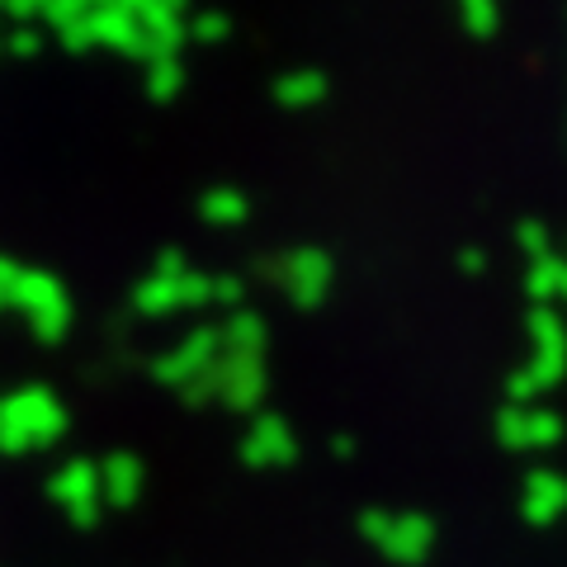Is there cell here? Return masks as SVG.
I'll list each match as a JSON object with an SVG mask.
<instances>
[{
  "label": "cell",
  "mask_w": 567,
  "mask_h": 567,
  "mask_svg": "<svg viewBox=\"0 0 567 567\" xmlns=\"http://www.w3.org/2000/svg\"><path fill=\"white\" fill-rule=\"evenodd\" d=\"M218 354H223V336H218V327H199L194 336H185L175 350H166L162 360L152 364V374H156V383H166V388H181L189 383V379H199L208 364H218Z\"/></svg>",
  "instance_id": "8992f818"
},
{
  "label": "cell",
  "mask_w": 567,
  "mask_h": 567,
  "mask_svg": "<svg viewBox=\"0 0 567 567\" xmlns=\"http://www.w3.org/2000/svg\"><path fill=\"white\" fill-rule=\"evenodd\" d=\"M520 516L529 525H554L567 516V477L554 468H539L525 477L520 487Z\"/></svg>",
  "instance_id": "ba28073f"
},
{
  "label": "cell",
  "mask_w": 567,
  "mask_h": 567,
  "mask_svg": "<svg viewBox=\"0 0 567 567\" xmlns=\"http://www.w3.org/2000/svg\"><path fill=\"white\" fill-rule=\"evenodd\" d=\"M327 100V76L322 71H284L275 81V104L289 114H303V110H317V104Z\"/></svg>",
  "instance_id": "8fae6325"
},
{
  "label": "cell",
  "mask_w": 567,
  "mask_h": 567,
  "mask_svg": "<svg viewBox=\"0 0 567 567\" xmlns=\"http://www.w3.org/2000/svg\"><path fill=\"white\" fill-rule=\"evenodd\" d=\"M100 492L110 496V502L128 506L133 496L142 492V464H137L133 454H114L110 464H104V473H100Z\"/></svg>",
  "instance_id": "4fadbf2b"
},
{
  "label": "cell",
  "mask_w": 567,
  "mask_h": 567,
  "mask_svg": "<svg viewBox=\"0 0 567 567\" xmlns=\"http://www.w3.org/2000/svg\"><path fill=\"white\" fill-rule=\"evenodd\" d=\"M189 270H194L189 256L175 251V246H166V251L156 256V265H152V275H162V279H181V275H189Z\"/></svg>",
  "instance_id": "ffe728a7"
},
{
  "label": "cell",
  "mask_w": 567,
  "mask_h": 567,
  "mask_svg": "<svg viewBox=\"0 0 567 567\" xmlns=\"http://www.w3.org/2000/svg\"><path fill=\"white\" fill-rule=\"evenodd\" d=\"M246 213H251V199H246L237 185H213V189H204V199H199V218L208 227H241Z\"/></svg>",
  "instance_id": "7c38bea8"
},
{
  "label": "cell",
  "mask_w": 567,
  "mask_h": 567,
  "mask_svg": "<svg viewBox=\"0 0 567 567\" xmlns=\"http://www.w3.org/2000/svg\"><path fill=\"white\" fill-rule=\"evenodd\" d=\"M270 393L265 379V360H246V354H218V398L213 406H227L237 416H256Z\"/></svg>",
  "instance_id": "5b68a950"
},
{
  "label": "cell",
  "mask_w": 567,
  "mask_h": 567,
  "mask_svg": "<svg viewBox=\"0 0 567 567\" xmlns=\"http://www.w3.org/2000/svg\"><path fill=\"white\" fill-rule=\"evenodd\" d=\"M91 39L110 43L128 58L147 62V39H142V20H137V6H114V10H100L91 14Z\"/></svg>",
  "instance_id": "9c48e42d"
},
{
  "label": "cell",
  "mask_w": 567,
  "mask_h": 567,
  "mask_svg": "<svg viewBox=\"0 0 567 567\" xmlns=\"http://www.w3.org/2000/svg\"><path fill=\"white\" fill-rule=\"evenodd\" d=\"M360 535L379 548L388 563L398 567H421L435 548V525L425 516H393V511H364Z\"/></svg>",
  "instance_id": "6da1fadb"
},
{
  "label": "cell",
  "mask_w": 567,
  "mask_h": 567,
  "mask_svg": "<svg viewBox=\"0 0 567 567\" xmlns=\"http://www.w3.org/2000/svg\"><path fill=\"white\" fill-rule=\"evenodd\" d=\"M458 265H464V275H483V270H487V256L477 251V246H468V251L458 256Z\"/></svg>",
  "instance_id": "44dd1931"
},
{
  "label": "cell",
  "mask_w": 567,
  "mask_h": 567,
  "mask_svg": "<svg viewBox=\"0 0 567 567\" xmlns=\"http://www.w3.org/2000/svg\"><path fill=\"white\" fill-rule=\"evenodd\" d=\"M516 246H520L529 260L554 256V241H548V227H544V223H520V227H516Z\"/></svg>",
  "instance_id": "ac0fdd59"
},
{
  "label": "cell",
  "mask_w": 567,
  "mask_h": 567,
  "mask_svg": "<svg viewBox=\"0 0 567 567\" xmlns=\"http://www.w3.org/2000/svg\"><path fill=\"white\" fill-rule=\"evenodd\" d=\"M241 458L251 468H289L298 458V440L289 431V421L275 416V412H256L251 431L241 440Z\"/></svg>",
  "instance_id": "52a82bcc"
},
{
  "label": "cell",
  "mask_w": 567,
  "mask_h": 567,
  "mask_svg": "<svg viewBox=\"0 0 567 567\" xmlns=\"http://www.w3.org/2000/svg\"><path fill=\"white\" fill-rule=\"evenodd\" d=\"M181 91H185V62L181 58H156V62H147V95L156 104L175 100Z\"/></svg>",
  "instance_id": "5bb4252c"
},
{
  "label": "cell",
  "mask_w": 567,
  "mask_h": 567,
  "mask_svg": "<svg viewBox=\"0 0 567 567\" xmlns=\"http://www.w3.org/2000/svg\"><path fill=\"white\" fill-rule=\"evenodd\" d=\"M185 33L194 43H223L227 33H233V20H227V14H194V20H185Z\"/></svg>",
  "instance_id": "e0dca14e"
},
{
  "label": "cell",
  "mask_w": 567,
  "mask_h": 567,
  "mask_svg": "<svg viewBox=\"0 0 567 567\" xmlns=\"http://www.w3.org/2000/svg\"><path fill=\"white\" fill-rule=\"evenodd\" d=\"M223 336V354H246V360H265V346H270V322L251 308H237L227 317V327H218Z\"/></svg>",
  "instance_id": "30bf717a"
},
{
  "label": "cell",
  "mask_w": 567,
  "mask_h": 567,
  "mask_svg": "<svg viewBox=\"0 0 567 567\" xmlns=\"http://www.w3.org/2000/svg\"><path fill=\"white\" fill-rule=\"evenodd\" d=\"M331 454H336V458H350V454H354V440L336 435V440H331Z\"/></svg>",
  "instance_id": "7402d4cb"
},
{
  "label": "cell",
  "mask_w": 567,
  "mask_h": 567,
  "mask_svg": "<svg viewBox=\"0 0 567 567\" xmlns=\"http://www.w3.org/2000/svg\"><path fill=\"white\" fill-rule=\"evenodd\" d=\"M241 298H246V284L237 275H213V303H223V308H241Z\"/></svg>",
  "instance_id": "d6986e66"
},
{
  "label": "cell",
  "mask_w": 567,
  "mask_h": 567,
  "mask_svg": "<svg viewBox=\"0 0 567 567\" xmlns=\"http://www.w3.org/2000/svg\"><path fill=\"white\" fill-rule=\"evenodd\" d=\"M137 312H152V317H171V312H189V308H208L213 303V275L189 270L181 279H142L137 293H133Z\"/></svg>",
  "instance_id": "277c9868"
},
{
  "label": "cell",
  "mask_w": 567,
  "mask_h": 567,
  "mask_svg": "<svg viewBox=\"0 0 567 567\" xmlns=\"http://www.w3.org/2000/svg\"><path fill=\"white\" fill-rule=\"evenodd\" d=\"M496 440L516 454H539L563 440V416L539 402H506L496 416Z\"/></svg>",
  "instance_id": "3957f363"
},
{
  "label": "cell",
  "mask_w": 567,
  "mask_h": 567,
  "mask_svg": "<svg viewBox=\"0 0 567 567\" xmlns=\"http://www.w3.org/2000/svg\"><path fill=\"white\" fill-rule=\"evenodd\" d=\"M275 279L284 298H289L293 308H322L327 293H331V279H336V265L327 251H317V246H303V251H289L279 265H275Z\"/></svg>",
  "instance_id": "7a4b0ae2"
},
{
  "label": "cell",
  "mask_w": 567,
  "mask_h": 567,
  "mask_svg": "<svg viewBox=\"0 0 567 567\" xmlns=\"http://www.w3.org/2000/svg\"><path fill=\"white\" fill-rule=\"evenodd\" d=\"M62 492L76 502V516L81 520H91L95 516V496H100V477H95V468H71L66 477H62Z\"/></svg>",
  "instance_id": "2e32d148"
},
{
  "label": "cell",
  "mask_w": 567,
  "mask_h": 567,
  "mask_svg": "<svg viewBox=\"0 0 567 567\" xmlns=\"http://www.w3.org/2000/svg\"><path fill=\"white\" fill-rule=\"evenodd\" d=\"M458 24H464L468 39L487 43V39H496V29H502V10H496L492 0H464V6H458Z\"/></svg>",
  "instance_id": "9a60e30c"
}]
</instances>
